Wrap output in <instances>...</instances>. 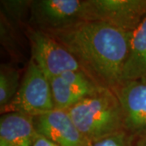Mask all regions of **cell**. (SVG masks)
<instances>
[{
    "label": "cell",
    "instance_id": "cell-16",
    "mask_svg": "<svg viewBox=\"0 0 146 146\" xmlns=\"http://www.w3.org/2000/svg\"><path fill=\"white\" fill-rule=\"evenodd\" d=\"M33 146H58L57 145L54 144L53 142L47 140L46 138L43 137L41 135L37 134L36 136V139L34 141Z\"/></svg>",
    "mask_w": 146,
    "mask_h": 146
},
{
    "label": "cell",
    "instance_id": "cell-3",
    "mask_svg": "<svg viewBox=\"0 0 146 146\" xmlns=\"http://www.w3.org/2000/svg\"><path fill=\"white\" fill-rule=\"evenodd\" d=\"M86 20V0H32L28 25L44 33L63 30Z\"/></svg>",
    "mask_w": 146,
    "mask_h": 146
},
{
    "label": "cell",
    "instance_id": "cell-17",
    "mask_svg": "<svg viewBox=\"0 0 146 146\" xmlns=\"http://www.w3.org/2000/svg\"><path fill=\"white\" fill-rule=\"evenodd\" d=\"M136 146H146V132L136 139Z\"/></svg>",
    "mask_w": 146,
    "mask_h": 146
},
{
    "label": "cell",
    "instance_id": "cell-5",
    "mask_svg": "<svg viewBox=\"0 0 146 146\" xmlns=\"http://www.w3.org/2000/svg\"><path fill=\"white\" fill-rule=\"evenodd\" d=\"M25 32L29 42L30 58L49 80L66 72L84 71L67 48L50 34L29 26Z\"/></svg>",
    "mask_w": 146,
    "mask_h": 146
},
{
    "label": "cell",
    "instance_id": "cell-10",
    "mask_svg": "<svg viewBox=\"0 0 146 146\" xmlns=\"http://www.w3.org/2000/svg\"><path fill=\"white\" fill-rule=\"evenodd\" d=\"M37 135L33 116L8 112L0 118V146H33Z\"/></svg>",
    "mask_w": 146,
    "mask_h": 146
},
{
    "label": "cell",
    "instance_id": "cell-2",
    "mask_svg": "<svg viewBox=\"0 0 146 146\" xmlns=\"http://www.w3.org/2000/svg\"><path fill=\"white\" fill-rule=\"evenodd\" d=\"M68 111L75 125L90 143L125 131L119 101L114 91L107 88Z\"/></svg>",
    "mask_w": 146,
    "mask_h": 146
},
{
    "label": "cell",
    "instance_id": "cell-1",
    "mask_svg": "<svg viewBox=\"0 0 146 146\" xmlns=\"http://www.w3.org/2000/svg\"><path fill=\"white\" fill-rule=\"evenodd\" d=\"M131 33L103 22L84 21L48 34L67 48L94 81L114 90L123 83Z\"/></svg>",
    "mask_w": 146,
    "mask_h": 146
},
{
    "label": "cell",
    "instance_id": "cell-12",
    "mask_svg": "<svg viewBox=\"0 0 146 146\" xmlns=\"http://www.w3.org/2000/svg\"><path fill=\"white\" fill-rule=\"evenodd\" d=\"M21 84L19 69L11 63L0 65V112L2 113L16 97Z\"/></svg>",
    "mask_w": 146,
    "mask_h": 146
},
{
    "label": "cell",
    "instance_id": "cell-11",
    "mask_svg": "<svg viewBox=\"0 0 146 146\" xmlns=\"http://www.w3.org/2000/svg\"><path fill=\"white\" fill-rule=\"evenodd\" d=\"M146 77V16L132 32L123 82Z\"/></svg>",
    "mask_w": 146,
    "mask_h": 146
},
{
    "label": "cell",
    "instance_id": "cell-9",
    "mask_svg": "<svg viewBox=\"0 0 146 146\" xmlns=\"http://www.w3.org/2000/svg\"><path fill=\"white\" fill-rule=\"evenodd\" d=\"M37 134L58 146H89V142L75 125L68 110L54 109L33 117Z\"/></svg>",
    "mask_w": 146,
    "mask_h": 146
},
{
    "label": "cell",
    "instance_id": "cell-13",
    "mask_svg": "<svg viewBox=\"0 0 146 146\" xmlns=\"http://www.w3.org/2000/svg\"><path fill=\"white\" fill-rule=\"evenodd\" d=\"M19 28L12 24L7 17L0 11V37L1 45L13 58L19 60L24 58L22 43L20 40Z\"/></svg>",
    "mask_w": 146,
    "mask_h": 146
},
{
    "label": "cell",
    "instance_id": "cell-8",
    "mask_svg": "<svg viewBox=\"0 0 146 146\" xmlns=\"http://www.w3.org/2000/svg\"><path fill=\"white\" fill-rule=\"evenodd\" d=\"M54 109L68 110L105 87L84 71L66 72L50 79Z\"/></svg>",
    "mask_w": 146,
    "mask_h": 146
},
{
    "label": "cell",
    "instance_id": "cell-6",
    "mask_svg": "<svg viewBox=\"0 0 146 146\" xmlns=\"http://www.w3.org/2000/svg\"><path fill=\"white\" fill-rule=\"evenodd\" d=\"M146 16V0H86L87 21L132 33Z\"/></svg>",
    "mask_w": 146,
    "mask_h": 146
},
{
    "label": "cell",
    "instance_id": "cell-4",
    "mask_svg": "<svg viewBox=\"0 0 146 146\" xmlns=\"http://www.w3.org/2000/svg\"><path fill=\"white\" fill-rule=\"evenodd\" d=\"M54 109L50 80L30 58L16 97L1 114L18 112L34 117Z\"/></svg>",
    "mask_w": 146,
    "mask_h": 146
},
{
    "label": "cell",
    "instance_id": "cell-7",
    "mask_svg": "<svg viewBox=\"0 0 146 146\" xmlns=\"http://www.w3.org/2000/svg\"><path fill=\"white\" fill-rule=\"evenodd\" d=\"M113 91L121 105L124 130L136 139L146 132V77L124 81Z\"/></svg>",
    "mask_w": 146,
    "mask_h": 146
},
{
    "label": "cell",
    "instance_id": "cell-14",
    "mask_svg": "<svg viewBox=\"0 0 146 146\" xmlns=\"http://www.w3.org/2000/svg\"><path fill=\"white\" fill-rule=\"evenodd\" d=\"M32 0H2L1 12L16 27L29 26Z\"/></svg>",
    "mask_w": 146,
    "mask_h": 146
},
{
    "label": "cell",
    "instance_id": "cell-15",
    "mask_svg": "<svg viewBox=\"0 0 146 146\" xmlns=\"http://www.w3.org/2000/svg\"><path fill=\"white\" fill-rule=\"evenodd\" d=\"M135 140L136 137L126 131H122L98 141L91 142L89 146H136L134 145Z\"/></svg>",
    "mask_w": 146,
    "mask_h": 146
}]
</instances>
